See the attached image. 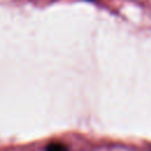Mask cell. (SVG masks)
Segmentation results:
<instances>
[{
	"label": "cell",
	"instance_id": "6da1fadb",
	"mask_svg": "<svg viewBox=\"0 0 151 151\" xmlns=\"http://www.w3.org/2000/svg\"><path fill=\"white\" fill-rule=\"evenodd\" d=\"M46 151H66V146L60 143H53L47 146Z\"/></svg>",
	"mask_w": 151,
	"mask_h": 151
}]
</instances>
